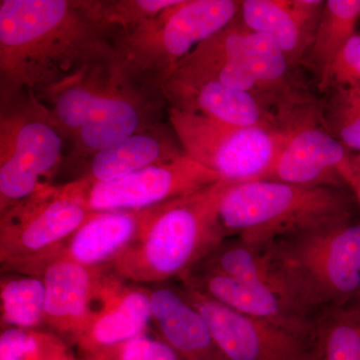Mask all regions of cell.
<instances>
[{
    "label": "cell",
    "instance_id": "1",
    "mask_svg": "<svg viewBox=\"0 0 360 360\" xmlns=\"http://www.w3.org/2000/svg\"><path fill=\"white\" fill-rule=\"evenodd\" d=\"M120 30L104 25L94 0L0 1V103L37 97L115 58Z\"/></svg>",
    "mask_w": 360,
    "mask_h": 360
},
{
    "label": "cell",
    "instance_id": "2",
    "mask_svg": "<svg viewBox=\"0 0 360 360\" xmlns=\"http://www.w3.org/2000/svg\"><path fill=\"white\" fill-rule=\"evenodd\" d=\"M232 184L212 186L162 203L134 243L111 260V271L136 284L179 281L225 240L219 207Z\"/></svg>",
    "mask_w": 360,
    "mask_h": 360
},
{
    "label": "cell",
    "instance_id": "3",
    "mask_svg": "<svg viewBox=\"0 0 360 360\" xmlns=\"http://www.w3.org/2000/svg\"><path fill=\"white\" fill-rule=\"evenodd\" d=\"M352 198L341 187L305 186L276 180L231 184L219 207L225 239L264 248L277 239L352 222Z\"/></svg>",
    "mask_w": 360,
    "mask_h": 360
},
{
    "label": "cell",
    "instance_id": "4",
    "mask_svg": "<svg viewBox=\"0 0 360 360\" xmlns=\"http://www.w3.org/2000/svg\"><path fill=\"white\" fill-rule=\"evenodd\" d=\"M264 248L296 309L311 321L360 300V224L300 232Z\"/></svg>",
    "mask_w": 360,
    "mask_h": 360
},
{
    "label": "cell",
    "instance_id": "5",
    "mask_svg": "<svg viewBox=\"0 0 360 360\" xmlns=\"http://www.w3.org/2000/svg\"><path fill=\"white\" fill-rule=\"evenodd\" d=\"M241 1L179 0L155 18L116 35L112 65L129 84L162 91L177 65L238 18Z\"/></svg>",
    "mask_w": 360,
    "mask_h": 360
},
{
    "label": "cell",
    "instance_id": "6",
    "mask_svg": "<svg viewBox=\"0 0 360 360\" xmlns=\"http://www.w3.org/2000/svg\"><path fill=\"white\" fill-rule=\"evenodd\" d=\"M65 141L34 92L0 103V213L54 186L65 165Z\"/></svg>",
    "mask_w": 360,
    "mask_h": 360
},
{
    "label": "cell",
    "instance_id": "7",
    "mask_svg": "<svg viewBox=\"0 0 360 360\" xmlns=\"http://www.w3.org/2000/svg\"><path fill=\"white\" fill-rule=\"evenodd\" d=\"M291 70L274 40L245 27L238 18L198 45L172 75L217 80L255 96L296 104L307 97L296 89Z\"/></svg>",
    "mask_w": 360,
    "mask_h": 360
},
{
    "label": "cell",
    "instance_id": "8",
    "mask_svg": "<svg viewBox=\"0 0 360 360\" xmlns=\"http://www.w3.org/2000/svg\"><path fill=\"white\" fill-rule=\"evenodd\" d=\"M167 118L186 155L232 184L264 179L292 135L319 122L236 127L172 108H167Z\"/></svg>",
    "mask_w": 360,
    "mask_h": 360
},
{
    "label": "cell",
    "instance_id": "9",
    "mask_svg": "<svg viewBox=\"0 0 360 360\" xmlns=\"http://www.w3.org/2000/svg\"><path fill=\"white\" fill-rule=\"evenodd\" d=\"M92 213L65 184H54L0 213L2 270L41 277Z\"/></svg>",
    "mask_w": 360,
    "mask_h": 360
},
{
    "label": "cell",
    "instance_id": "10",
    "mask_svg": "<svg viewBox=\"0 0 360 360\" xmlns=\"http://www.w3.org/2000/svg\"><path fill=\"white\" fill-rule=\"evenodd\" d=\"M221 180L187 155L97 184L65 182L68 193L90 212L144 210L196 193Z\"/></svg>",
    "mask_w": 360,
    "mask_h": 360
},
{
    "label": "cell",
    "instance_id": "11",
    "mask_svg": "<svg viewBox=\"0 0 360 360\" xmlns=\"http://www.w3.org/2000/svg\"><path fill=\"white\" fill-rule=\"evenodd\" d=\"M162 94L168 108L236 127H288L316 120L310 104L279 103L205 78L172 75Z\"/></svg>",
    "mask_w": 360,
    "mask_h": 360
},
{
    "label": "cell",
    "instance_id": "12",
    "mask_svg": "<svg viewBox=\"0 0 360 360\" xmlns=\"http://www.w3.org/2000/svg\"><path fill=\"white\" fill-rule=\"evenodd\" d=\"M112 71L110 89L71 141L63 167L75 170L94 153L162 122L168 108L162 91L129 84L113 65Z\"/></svg>",
    "mask_w": 360,
    "mask_h": 360
},
{
    "label": "cell",
    "instance_id": "13",
    "mask_svg": "<svg viewBox=\"0 0 360 360\" xmlns=\"http://www.w3.org/2000/svg\"><path fill=\"white\" fill-rule=\"evenodd\" d=\"M179 288L229 360H293L314 347L281 326L240 314L186 284Z\"/></svg>",
    "mask_w": 360,
    "mask_h": 360
},
{
    "label": "cell",
    "instance_id": "14",
    "mask_svg": "<svg viewBox=\"0 0 360 360\" xmlns=\"http://www.w3.org/2000/svg\"><path fill=\"white\" fill-rule=\"evenodd\" d=\"M150 323L149 288L123 281L108 266L89 321L72 343L86 356L148 333Z\"/></svg>",
    "mask_w": 360,
    "mask_h": 360
},
{
    "label": "cell",
    "instance_id": "15",
    "mask_svg": "<svg viewBox=\"0 0 360 360\" xmlns=\"http://www.w3.org/2000/svg\"><path fill=\"white\" fill-rule=\"evenodd\" d=\"M108 265L89 266L58 258L45 267L44 326L71 342L84 328Z\"/></svg>",
    "mask_w": 360,
    "mask_h": 360
},
{
    "label": "cell",
    "instance_id": "16",
    "mask_svg": "<svg viewBox=\"0 0 360 360\" xmlns=\"http://www.w3.org/2000/svg\"><path fill=\"white\" fill-rule=\"evenodd\" d=\"M179 283L240 314L281 326L314 345V321L274 293L251 288L231 276L201 267L191 270Z\"/></svg>",
    "mask_w": 360,
    "mask_h": 360
},
{
    "label": "cell",
    "instance_id": "17",
    "mask_svg": "<svg viewBox=\"0 0 360 360\" xmlns=\"http://www.w3.org/2000/svg\"><path fill=\"white\" fill-rule=\"evenodd\" d=\"M324 4L322 0H245L238 20L274 40L293 68L307 58Z\"/></svg>",
    "mask_w": 360,
    "mask_h": 360
},
{
    "label": "cell",
    "instance_id": "18",
    "mask_svg": "<svg viewBox=\"0 0 360 360\" xmlns=\"http://www.w3.org/2000/svg\"><path fill=\"white\" fill-rule=\"evenodd\" d=\"M347 150L326 127L317 123L298 129L260 180H276L305 186H343L340 167Z\"/></svg>",
    "mask_w": 360,
    "mask_h": 360
},
{
    "label": "cell",
    "instance_id": "19",
    "mask_svg": "<svg viewBox=\"0 0 360 360\" xmlns=\"http://www.w3.org/2000/svg\"><path fill=\"white\" fill-rule=\"evenodd\" d=\"M184 155L172 127L161 122L94 153L73 170L71 181H110Z\"/></svg>",
    "mask_w": 360,
    "mask_h": 360
},
{
    "label": "cell",
    "instance_id": "20",
    "mask_svg": "<svg viewBox=\"0 0 360 360\" xmlns=\"http://www.w3.org/2000/svg\"><path fill=\"white\" fill-rule=\"evenodd\" d=\"M151 321L158 336L184 360H229L200 312L191 304L179 286L158 284L149 288Z\"/></svg>",
    "mask_w": 360,
    "mask_h": 360
},
{
    "label": "cell",
    "instance_id": "21",
    "mask_svg": "<svg viewBox=\"0 0 360 360\" xmlns=\"http://www.w3.org/2000/svg\"><path fill=\"white\" fill-rule=\"evenodd\" d=\"M160 205L92 213L71 236L58 258L89 266L110 264L139 238Z\"/></svg>",
    "mask_w": 360,
    "mask_h": 360
},
{
    "label": "cell",
    "instance_id": "22",
    "mask_svg": "<svg viewBox=\"0 0 360 360\" xmlns=\"http://www.w3.org/2000/svg\"><path fill=\"white\" fill-rule=\"evenodd\" d=\"M112 61L90 66L82 73L44 96L39 97L66 141H72L90 112L105 96L112 82Z\"/></svg>",
    "mask_w": 360,
    "mask_h": 360
},
{
    "label": "cell",
    "instance_id": "23",
    "mask_svg": "<svg viewBox=\"0 0 360 360\" xmlns=\"http://www.w3.org/2000/svg\"><path fill=\"white\" fill-rule=\"evenodd\" d=\"M196 267L220 272L251 288L274 293L298 310L264 248L248 245L238 238L225 239Z\"/></svg>",
    "mask_w": 360,
    "mask_h": 360
},
{
    "label": "cell",
    "instance_id": "24",
    "mask_svg": "<svg viewBox=\"0 0 360 360\" xmlns=\"http://www.w3.org/2000/svg\"><path fill=\"white\" fill-rule=\"evenodd\" d=\"M360 0H328L307 58L321 91L330 89L329 73L338 54L357 32Z\"/></svg>",
    "mask_w": 360,
    "mask_h": 360
},
{
    "label": "cell",
    "instance_id": "25",
    "mask_svg": "<svg viewBox=\"0 0 360 360\" xmlns=\"http://www.w3.org/2000/svg\"><path fill=\"white\" fill-rule=\"evenodd\" d=\"M45 288L42 277L6 272L0 281V321L8 328L40 329L44 326Z\"/></svg>",
    "mask_w": 360,
    "mask_h": 360
},
{
    "label": "cell",
    "instance_id": "26",
    "mask_svg": "<svg viewBox=\"0 0 360 360\" xmlns=\"http://www.w3.org/2000/svg\"><path fill=\"white\" fill-rule=\"evenodd\" d=\"M314 328L319 360H360V300L323 312Z\"/></svg>",
    "mask_w": 360,
    "mask_h": 360
},
{
    "label": "cell",
    "instance_id": "27",
    "mask_svg": "<svg viewBox=\"0 0 360 360\" xmlns=\"http://www.w3.org/2000/svg\"><path fill=\"white\" fill-rule=\"evenodd\" d=\"M0 360H78L68 341L53 331L4 329L0 335Z\"/></svg>",
    "mask_w": 360,
    "mask_h": 360
},
{
    "label": "cell",
    "instance_id": "28",
    "mask_svg": "<svg viewBox=\"0 0 360 360\" xmlns=\"http://www.w3.org/2000/svg\"><path fill=\"white\" fill-rule=\"evenodd\" d=\"M322 120L326 129L350 153H360V87H333Z\"/></svg>",
    "mask_w": 360,
    "mask_h": 360
},
{
    "label": "cell",
    "instance_id": "29",
    "mask_svg": "<svg viewBox=\"0 0 360 360\" xmlns=\"http://www.w3.org/2000/svg\"><path fill=\"white\" fill-rule=\"evenodd\" d=\"M177 2L179 0H96V8L104 25L129 32Z\"/></svg>",
    "mask_w": 360,
    "mask_h": 360
},
{
    "label": "cell",
    "instance_id": "30",
    "mask_svg": "<svg viewBox=\"0 0 360 360\" xmlns=\"http://www.w3.org/2000/svg\"><path fill=\"white\" fill-rule=\"evenodd\" d=\"M84 360H184L160 336L148 333L86 355Z\"/></svg>",
    "mask_w": 360,
    "mask_h": 360
},
{
    "label": "cell",
    "instance_id": "31",
    "mask_svg": "<svg viewBox=\"0 0 360 360\" xmlns=\"http://www.w3.org/2000/svg\"><path fill=\"white\" fill-rule=\"evenodd\" d=\"M330 89L360 87V32L355 33L336 58L329 73Z\"/></svg>",
    "mask_w": 360,
    "mask_h": 360
},
{
    "label": "cell",
    "instance_id": "32",
    "mask_svg": "<svg viewBox=\"0 0 360 360\" xmlns=\"http://www.w3.org/2000/svg\"><path fill=\"white\" fill-rule=\"evenodd\" d=\"M338 172L341 181L352 189L360 205V153H349Z\"/></svg>",
    "mask_w": 360,
    "mask_h": 360
},
{
    "label": "cell",
    "instance_id": "33",
    "mask_svg": "<svg viewBox=\"0 0 360 360\" xmlns=\"http://www.w3.org/2000/svg\"><path fill=\"white\" fill-rule=\"evenodd\" d=\"M293 360H319V355H317L316 352H315L314 347H312Z\"/></svg>",
    "mask_w": 360,
    "mask_h": 360
},
{
    "label": "cell",
    "instance_id": "34",
    "mask_svg": "<svg viewBox=\"0 0 360 360\" xmlns=\"http://www.w3.org/2000/svg\"><path fill=\"white\" fill-rule=\"evenodd\" d=\"M82 360H84V359H82Z\"/></svg>",
    "mask_w": 360,
    "mask_h": 360
}]
</instances>
